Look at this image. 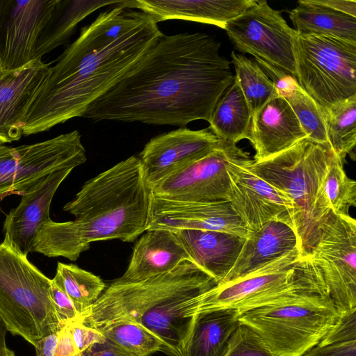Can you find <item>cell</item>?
Wrapping results in <instances>:
<instances>
[{"mask_svg":"<svg viewBox=\"0 0 356 356\" xmlns=\"http://www.w3.org/2000/svg\"><path fill=\"white\" fill-rule=\"evenodd\" d=\"M222 356H273L268 348L249 327L238 325Z\"/></svg>","mask_w":356,"mask_h":356,"instance_id":"e575fe53","label":"cell"},{"mask_svg":"<svg viewBox=\"0 0 356 356\" xmlns=\"http://www.w3.org/2000/svg\"><path fill=\"white\" fill-rule=\"evenodd\" d=\"M149 201L140 160L131 156L86 181L63 207L74 220L42 221L31 252L74 261L91 243L133 242L147 230Z\"/></svg>","mask_w":356,"mask_h":356,"instance_id":"3957f363","label":"cell"},{"mask_svg":"<svg viewBox=\"0 0 356 356\" xmlns=\"http://www.w3.org/2000/svg\"><path fill=\"white\" fill-rule=\"evenodd\" d=\"M220 48L203 33L163 34L82 117L156 125L209 122L234 76Z\"/></svg>","mask_w":356,"mask_h":356,"instance_id":"6da1fadb","label":"cell"},{"mask_svg":"<svg viewBox=\"0 0 356 356\" xmlns=\"http://www.w3.org/2000/svg\"><path fill=\"white\" fill-rule=\"evenodd\" d=\"M216 231L246 238L248 231L227 200L191 202L155 197L150 194L147 230Z\"/></svg>","mask_w":356,"mask_h":356,"instance_id":"e0dca14e","label":"cell"},{"mask_svg":"<svg viewBox=\"0 0 356 356\" xmlns=\"http://www.w3.org/2000/svg\"><path fill=\"white\" fill-rule=\"evenodd\" d=\"M341 314L356 307V222L332 211L319 225L308 254Z\"/></svg>","mask_w":356,"mask_h":356,"instance_id":"8fae6325","label":"cell"},{"mask_svg":"<svg viewBox=\"0 0 356 356\" xmlns=\"http://www.w3.org/2000/svg\"><path fill=\"white\" fill-rule=\"evenodd\" d=\"M322 113L328 143L334 154L343 161L356 143V95Z\"/></svg>","mask_w":356,"mask_h":356,"instance_id":"1f68e13d","label":"cell"},{"mask_svg":"<svg viewBox=\"0 0 356 356\" xmlns=\"http://www.w3.org/2000/svg\"><path fill=\"white\" fill-rule=\"evenodd\" d=\"M52 282L63 290L81 316L99 298L106 284L97 275L74 264L58 262Z\"/></svg>","mask_w":356,"mask_h":356,"instance_id":"f546056e","label":"cell"},{"mask_svg":"<svg viewBox=\"0 0 356 356\" xmlns=\"http://www.w3.org/2000/svg\"><path fill=\"white\" fill-rule=\"evenodd\" d=\"M73 169L54 172L22 194L19 204L10 211L3 222L4 238L24 254L31 252L41 222L50 218V206L57 189Z\"/></svg>","mask_w":356,"mask_h":356,"instance_id":"d6986e66","label":"cell"},{"mask_svg":"<svg viewBox=\"0 0 356 356\" xmlns=\"http://www.w3.org/2000/svg\"><path fill=\"white\" fill-rule=\"evenodd\" d=\"M252 114L234 74L216 103L210 120L213 132L222 141L236 144L250 136Z\"/></svg>","mask_w":356,"mask_h":356,"instance_id":"83f0119b","label":"cell"},{"mask_svg":"<svg viewBox=\"0 0 356 356\" xmlns=\"http://www.w3.org/2000/svg\"><path fill=\"white\" fill-rule=\"evenodd\" d=\"M73 341L81 353H83L95 343H104L106 337L97 329L88 327L80 321L67 324Z\"/></svg>","mask_w":356,"mask_h":356,"instance_id":"74e56055","label":"cell"},{"mask_svg":"<svg viewBox=\"0 0 356 356\" xmlns=\"http://www.w3.org/2000/svg\"><path fill=\"white\" fill-rule=\"evenodd\" d=\"M296 247H299L298 238L292 228L282 222L269 221L258 230L248 232L236 262L219 284L250 273Z\"/></svg>","mask_w":356,"mask_h":356,"instance_id":"cb8c5ba5","label":"cell"},{"mask_svg":"<svg viewBox=\"0 0 356 356\" xmlns=\"http://www.w3.org/2000/svg\"><path fill=\"white\" fill-rule=\"evenodd\" d=\"M231 58L235 75L253 116L268 100L278 95L276 87L256 61L234 51Z\"/></svg>","mask_w":356,"mask_h":356,"instance_id":"d6a6232c","label":"cell"},{"mask_svg":"<svg viewBox=\"0 0 356 356\" xmlns=\"http://www.w3.org/2000/svg\"><path fill=\"white\" fill-rule=\"evenodd\" d=\"M255 61L271 77L278 95L288 102L307 137L321 143H328L322 111L300 87L296 78L268 63L258 59Z\"/></svg>","mask_w":356,"mask_h":356,"instance_id":"484cf974","label":"cell"},{"mask_svg":"<svg viewBox=\"0 0 356 356\" xmlns=\"http://www.w3.org/2000/svg\"><path fill=\"white\" fill-rule=\"evenodd\" d=\"M115 0H58L36 44L34 59L42 57L65 43L77 24L85 17L106 6H114Z\"/></svg>","mask_w":356,"mask_h":356,"instance_id":"4316f807","label":"cell"},{"mask_svg":"<svg viewBox=\"0 0 356 356\" xmlns=\"http://www.w3.org/2000/svg\"><path fill=\"white\" fill-rule=\"evenodd\" d=\"M327 291L321 271L299 247L203 294L197 312L229 309L239 314L289 297ZM196 312V313H197Z\"/></svg>","mask_w":356,"mask_h":356,"instance_id":"8992f818","label":"cell"},{"mask_svg":"<svg viewBox=\"0 0 356 356\" xmlns=\"http://www.w3.org/2000/svg\"><path fill=\"white\" fill-rule=\"evenodd\" d=\"M220 143L209 127L200 130L179 128L152 138L139 156L148 188L206 156Z\"/></svg>","mask_w":356,"mask_h":356,"instance_id":"2e32d148","label":"cell"},{"mask_svg":"<svg viewBox=\"0 0 356 356\" xmlns=\"http://www.w3.org/2000/svg\"><path fill=\"white\" fill-rule=\"evenodd\" d=\"M296 79L321 111L356 95V44L295 31Z\"/></svg>","mask_w":356,"mask_h":356,"instance_id":"9c48e42d","label":"cell"},{"mask_svg":"<svg viewBox=\"0 0 356 356\" xmlns=\"http://www.w3.org/2000/svg\"><path fill=\"white\" fill-rule=\"evenodd\" d=\"M86 160L77 130L15 147L0 143V196L22 195L47 175L74 169Z\"/></svg>","mask_w":356,"mask_h":356,"instance_id":"30bf717a","label":"cell"},{"mask_svg":"<svg viewBox=\"0 0 356 356\" xmlns=\"http://www.w3.org/2000/svg\"><path fill=\"white\" fill-rule=\"evenodd\" d=\"M82 356H135L116 346L107 339L95 343L82 353Z\"/></svg>","mask_w":356,"mask_h":356,"instance_id":"60d3db41","label":"cell"},{"mask_svg":"<svg viewBox=\"0 0 356 356\" xmlns=\"http://www.w3.org/2000/svg\"><path fill=\"white\" fill-rule=\"evenodd\" d=\"M51 285V280L4 238L0 244V316L8 331L33 346L65 325L55 309Z\"/></svg>","mask_w":356,"mask_h":356,"instance_id":"ba28073f","label":"cell"},{"mask_svg":"<svg viewBox=\"0 0 356 356\" xmlns=\"http://www.w3.org/2000/svg\"><path fill=\"white\" fill-rule=\"evenodd\" d=\"M191 262L220 283L236 262L245 238L227 232L197 229L174 232Z\"/></svg>","mask_w":356,"mask_h":356,"instance_id":"603a6c76","label":"cell"},{"mask_svg":"<svg viewBox=\"0 0 356 356\" xmlns=\"http://www.w3.org/2000/svg\"><path fill=\"white\" fill-rule=\"evenodd\" d=\"M58 0H0V66L3 71L34 60L38 40Z\"/></svg>","mask_w":356,"mask_h":356,"instance_id":"9a60e30c","label":"cell"},{"mask_svg":"<svg viewBox=\"0 0 356 356\" xmlns=\"http://www.w3.org/2000/svg\"><path fill=\"white\" fill-rule=\"evenodd\" d=\"M248 152L228 159L227 201L248 232L269 221H279L296 234V213L293 201L283 192L258 176L250 167Z\"/></svg>","mask_w":356,"mask_h":356,"instance_id":"7c38bea8","label":"cell"},{"mask_svg":"<svg viewBox=\"0 0 356 356\" xmlns=\"http://www.w3.org/2000/svg\"><path fill=\"white\" fill-rule=\"evenodd\" d=\"M76 346L69 327L65 325L58 332V341L54 356H82Z\"/></svg>","mask_w":356,"mask_h":356,"instance_id":"ab89813d","label":"cell"},{"mask_svg":"<svg viewBox=\"0 0 356 356\" xmlns=\"http://www.w3.org/2000/svg\"><path fill=\"white\" fill-rule=\"evenodd\" d=\"M190 261L184 245L174 232L149 229L134 245L129 266L115 283H136L175 269Z\"/></svg>","mask_w":356,"mask_h":356,"instance_id":"7402d4cb","label":"cell"},{"mask_svg":"<svg viewBox=\"0 0 356 356\" xmlns=\"http://www.w3.org/2000/svg\"><path fill=\"white\" fill-rule=\"evenodd\" d=\"M8 332L7 327L3 320L0 316V356L3 355L9 348L6 343V336Z\"/></svg>","mask_w":356,"mask_h":356,"instance_id":"ee69618b","label":"cell"},{"mask_svg":"<svg viewBox=\"0 0 356 356\" xmlns=\"http://www.w3.org/2000/svg\"><path fill=\"white\" fill-rule=\"evenodd\" d=\"M327 291L284 298L239 314L238 321L256 333L273 356H303L338 321Z\"/></svg>","mask_w":356,"mask_h":356,"instance_id":"52a82bcc","label":"cell"},{"mask_svg":"<svg viewBox=\"0 0 356 356\" xmlns=\"http://www.w3.org/2000/svg\"><path fill=\"white\" fill-rule=\"evenodd\" d=\"M218 284L186 260L172 270L143 282H113L80 321L92 328L119 321L138 323L159 337L171 356H182L201 298Z\"/></svg>","mask_w":356,"mask_h":356,"instance_id":"277c9868","label":"cell"},{"mask_svg":"<svg viewBox=\"0 0 356 356\" xmlns=\"http://www.w3.org/2000/svg\"><path fill=\"white\" fill-rule=\"evenodd\" d=\"M2 356H15V354L13 350L8 349V351Z\"/></svg>","mask_w":356,"mask_h":356,"instance_id":"f6af8a7d","label":"cell"},{"mask_svg":"<svg viewBox=\"0 0 356 356\" xmlns=\"http://www.w3.org/2000/svg\"><path fill=\"white\" fill-rule=\"evenodd\" d=\"M321 207L326 213L349 215L356 206V182L343 170V161L334 154L323 181L320 192Z\"/></svg>","mask_w":356,"mask_h":356,"instance_id":"836d02e7","label":"cell"},{"mask_svg":"<svg viewBox=\"0 0 356 356\" xmlns=\"http://www.w3.org/2000/svg\"><path fill=\"white\" fill-rule=\"evenodd\" d=\"M356 340V307L341 314L318 345Z\"/></svg>","mask_w":356,"mask_h":356,"instance_id":"d590c367","label":"cell"},{"mask_svg":"<svg viewBox=\"0 0 356 356\" xmlns=\"http://www.w3.org/2000/svg\"><path fill=\"white\" fill-rule=\"evenodd\" d=\"M58 341V332L49 334L40 341L35 346L36 356H54Z\"/></svg>","mask_w":356,"mask_h":356,"instance_id":"7bdbcfd3","label":"cell"},{"mask_svg":"<svg viewBox=\"0 0 356 356\" xmlns=\"http://www.w3.org/2000/svg\"><path fill=\"white\" fill-rule=\"evenodd\" d=\"M313 4L323 6L356 17L355 0H309Z\"/></svg>","mask_w":356,"mask_h":356,"instance_id":"b9f144b4","label":"cell"},{"mask_svg":"<svg viewBox=\"0 0 356 356\" xmlns=\"http://www.w3.org/2000/svg\"><path fill=\"white\" fill-rule=\"evenodd\" d=\"M238 316L229 309L197 312L182 356H222L239 325Z\"/></svg>","mask_w":356,"mask_h":356,"instance_id":"d4e9b609","label":"cell"},{"mask_svg":"<svg viewBox=\"0 0 356 356\" xmlns=\"http://www.w3.org/2000/svg\"><path fill=\"white\" fill-rule=\"evenodd\" d=\"M244 151L221 140L202 159L168 176L150 189L152 196L170 200L209 202L227 200L229 178L226 163Z\"/></svg>","mask_w":356,"mask_h":356,"instance_id":"5bb4252c","label":"cell"},{"mask_svg":"<svg viewBox=\"0 0 356 356\" xmlns=\"http://www.w3.org/2000/svg\"><path fill=\"white\" fill-rule=\"evenodd\" d=\"M334 154L328 143L306 138L271 157L250 163L253 172L295 204L296 235L305 254H309L319 225L329 214L321 207L320 192Z\"/></svg>","mask_w":356,"mask_h":356,"instance_id":"5b68a950","label":"cell"},{"mask_svg":"<svg viewBox=\"0 0 356 356\" xmlns=\"http://www.w3.org/2000/svg\"><path fill=\"white\" fill-rule=\"evenodd\" d=\"M308 138L286 99L277 95L252 116L248 140L261 161Z\"/></svg>","mask_w":356,"mask_h":356,"instance_id":"ffe728a7","label":"cell"},{"mask_svg":"<svg viewBox=\"0 0 356 356\" xmlns=\"http://www.w3.org/2000/svg\"><path fill=\"white\" fill-rule=\"evenodd\" d=\"M51 297L58 318L63 325L80 321V315L70 298L63 290L52 282V280Z\"/></svg>","mask_w":356,"mask_h":356,"instance_id":"8d00e7d4","label":"cell"},{"mask_svg":"<svg viewBox=\"0 0 356 356\" xmlns=\"http://www.w3.org/2000/svg\"><path fill=\"white\" fill-rule=\"evenodd\" d=\"M257 0H126L125 8L138 9L156 22L184 19L216 25L226 24L254 5Z\"/></svg>","mask_w":356,"mask_h":356,"instance_id":"44dd1931","label":"cell"},{"mask_svg":"<svg viewBox=\"0 0 356 356\" xmlns=\"http://www.w3.org/2000/svg\"><path fill=\"white\" fill-rule=\"evenodd\" d=\"M303 356H356V340L316 345Z\"/></svg>","mask_w":356,"mask_h":356,"instance_id":"f35d334b","label":"cell"},{"mask_svg":"<svg viewBox=\"0 0 356 356\" xmlns=\"http://www.w3.org/2000/svg\"><path fill=\"white\" fill-rule=\"evenodd\" d=\"M125 1L83 27L49 67L24 118L22 136L82 117L163 35L151 16L125 8Z\"/></svg>","mask_w":356,"mask_h":356,"instance_id":"7a4b0ae2","label":"cell"},{"mask_svg":"<svg viewBox=\"0 0 356 356\" xmlns=\"http://www.w3.org/2000/svg\"><path fill=\"white\" fill-rule=\"evenodd\" d=\"M106 339L135 356H149L162 351L170 355L165 343L140 324L131 321H119L97 328Z\"/></svg>","mask_w":356,"mask_h":356,"instance_id":"4dcf8cb0","label":"cell"},{"mask_svg":"<svg viewBox=\"0 0 356 356\" xmlns=\"http://www.w3.org/2000/svg\"><path fill=\"white\" fill-rule=\"evenodd\" d=\"M224 29L239 51L296 78L295 30L266 1H257Z\"/></svg>","mask_w":356,"mask_h":356,"instance_id":"4fadbf2b","label":"cell"},{"mask_svg":"<svg viewBox=\"0 0 356 356\" xmlns=\"http://www.w3.org/2000/svg\"><path fill=\"white\" fill-rule=\"evenodd\" d=\"M289 17L299 33L323 35L356 44V17L313 4L309 0L298 1Z\"/></svg>","mask_w":356,"mask_h":356,"instance_id":"f1b7e54d","label":"cell"},{"mask_svg":"<svg viewBox=\"0 0 356 356\" xmlns=\"http://www.w3.org/2000/svg\"><path fill=\"white\" fill-rule=\"evenodd\" d=\"M49 67L34 59L22 67L0 71V143L22 137L24 118Z\"/></svg>","mask_w":356,"mask_h":356,"instance_id":"ac0fdd59","label":"cell"},{"mask_svg":"<svg viewBox=\"0 0 356 356\" xmlns=\"http://www.w3.org/2000/svg\"><path fill=\"white\" fill-rule=\"evenodd\" d=\"M1 70H2V69H1V66H0V71H1Z\"/></svg>","mask_w":356,"mask_h":356,"instance_id":"bcb514c9","label":"cell"}]
</instances>
